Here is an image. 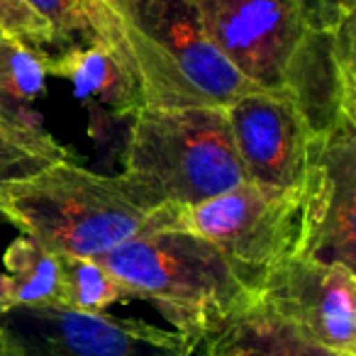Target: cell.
Here are the masks:
<instances>
[{
    "instance_id": "cell-18",
    "label": "cell",
    "mask_w": 356,
    "mask_h": 356,
    "mask_svg": "<svg viewBox=\"0 0 356 356\" xmlns=\"http://www.w3.org/2000/svg\"><path fill=\"white\" fill-rule=\"evenodd\" d=\"M59 159H69V154L54 137L35 139L0 124V191L10 181L32 176Z\"/></svg>"
},
{
    "instance_id": "cell-6",
    "label": "cell",
    "mask_w": 356,
    "mask_h": 356,
    "mask_svg": "<svg viewBox=\"0 0 356 356\" xmlns=\"http://www.w3.org/2000/svg\"><path fill=\"white\" fill-rule=\"evenodd\" d=\"M6 356H193L176 332L59 302L0 310Z\"/></svg>"
},
{
    "instance_id": "cell-13",
    "label": "cell",
    "mask_w": 356,
    "mask_h": 356,
    "mask_svg": "<svg viewBox=\"0 0 356 356\" xmlns=\"http://www.w3.org/2000/svg\"><path fill=\"white\" fill-rule=\"evenodd\" d=\"M25 3L49 30V59L86 47H110L129 54L120 17L108 0H25Z\"/></svg>"
},
{
    "instance_id": "cell-8",
    "label": "cell",
    "mask_w": 356,
    "mask_h": 356,
    "mask_svg": "<svg viewBox=\"0 0 356 356\" xmlns=\"http://www.w3.org/2000/svg\"><path fill=\"white\" fill-rule=\"evenodd\" d=\"M257 302L317 344L356 356V271L344 264L286 259L264 278Z\"/></svg>"
},
{
    "instance_id": "cell-21",
    "label": "cell",
    "mask_w": 356,
    "mask_h": 356,
    "mask_svg": "<svg viewBox=\"0 0 356 356\" xmlns=\"http://www.w3.org/2000/svg\"><path fill=\"white\" fill-rule=\"evenodd\" d=\"M0 356H6V354H3V344H0Z\"/></svg>"
},
{
    "instance_id": "cell-4",
    "label": "cell",
    "mask_w": 356,
    "mask_h": 356,
    "mask_svg": "<svg viewBox=\"0 0 356 356\" xmlns=\"http://www.w3.org/2000/svg\"><path fill=\"white\" fill-rule=\"evenodd\" d=\"M142 86L144 108H227L257 93L208 40L195 0H108Z\"/></svg>"
},
{
    "instance_id": "cell-5",
    "label": "cell",
    "mask_w": 356,
    "mask_h": 356,
    "mask_svg": "<svg viewBox=\"0 0 356 356\" xmlns=\"http://www.w3.org/2000/svg\"><path fill=\"white\" fill-rule=\"evenodd\" d=\"M173 222L208 239L257 296L264 278L298 254L300 188L286 191L244 181L218 198L176 208Z\"/></svg>"
},
{
    "instance_id": "cell-10",
    "label": "cell",
    "mask_w": 356,
    "mask_h": 356,
    "mask_svg": "<svg viewBox=\"0 0 356 356\" xmlns=\"http://www.w3.org/2000/svg\"><path fill=\"white\" fill-rule=\"evenodd\" d=\"M283 90L310 137L356 124L354 15L337 25H307L283 69Z\"/></svg>"
},
{
    "instance_id": "cell-19",
    "label": "cell",
    "mask_w": 356,
    "mask_h": 356,
    "mask_svg": "<svg viewBox=\"0 0 356 356\" xmlns=\"http://www.w3.org/2000/svg\"><path fill=\"white\" fill-rule=\"evenodd\" d=\"M0 32H3V37L17 40L27 49L37 51L44 61L51 56L49 30L30 10L25 0H0Z\"/></svg>"
},
{
    "instance_id": "cell-3",
    "label": "cell",
    "mask_w": 356,
    "mask_h": 356,
    "mask_svg": "<svg viewBox=\"0 0 356 356\" xmlns=\"http://www.w3.org/2000/svg\"><path fill=\"white\" fill-rule=\"evenodd\" d=\"M147 210L191 208L247 181L225 108H142L120 176Z\"/></svg>"
},
{
    "instance_id": "cell-22",
    "label": "cell",
    "mask_w": 356,
    "mask_h": 356,
    "mask_svg": "<svg viewBox=\"0 0 356 356\" xmlns=\"http://www.w3.org/2000/svg\"><path fill=\"white\" fill-rule=\"evenodd\" d=\"M0 37H3V32H0Z\"/></svg>"
},
{
    "instance_id": "cell-2",
    "label": "cell",
    "mask_w": 356,
    "mask_h": 356,
    "mask_svg": "<svg viewBox=\"0 0 356 356\" xmlns=\"http://www.w3.org/2000/svg\"><path fill=\"white\" fill-rule=\"evenodd\" d=\"M159 210L144 208L120 176H98L69 159L0 191V220L66 257H105L144 232Z\"/></svg>"
},
{
    "instance_id": "cell-7",
    "label": "cell",
    "mask_w": 356,
    "mask_h": 356,
    "mask_svg": "<svg viewBox=\"0 0 356 356\" xmlns=\"http://www.w3.org/2000/svg\"><path fill=\"white\" fill-rule=\"evenodd\" d=\"M296 257L339 261L356 271V124L310 139Z\"/></svg>"
},
{
    "instance_id": "cell-15",
    "label": "cell",
    "mask_w": 356,
    "mask_h": 356,
    "mask_svg": "<svg viewBox=\"0 0 356 356\" xmlns=\"http://www.w3.org/2000/svg\"><path fill=\"white\" fill-rule=\"evenodd\" d=\"M44 59L17 40L0 37V124L35 139L51 137L37 100L47 95Z\"/></svg>"
},
{
    "instance_id": "cell-9",
    "label": "cell",
    "mask_w": 356,
    "mask_h": 356,
    "mask_svg": "<svg viewBox=\"0 0 356 356\" xmlns=\"http://www.w3.org/2000/svg\"><path fill=\"white\" fill-rule=\"evenodd\" d=\"M208 40L252 83L283 90V69L310 25L300 0H195Z\"/></svg>"
},
{
    "instance_id": "cell-17",
    "label": "cell",
    "mask_w": 356,
    "mask_h": 356,
    "mask_svg": "<svg viewBox=\"0 0 356 356\" xmlns=\"http://www.w3.org/2000/svg\"><path fill=\"white\" fill-rule=\"evenodd\" d=\"M129 298L132 296L110 276L98 259L59 254V305L83 312H105L110 305Z\"/></svg>"
},
{
    "instance_id": "cell-14",
    "label": "cell",
    "mask_w": 356,
    "mask_h": 356,
    "mask_svg": "<svg viewBox=\"0 0 356 356\" xmlns=\"http://www.w3.org/2000/svg\"><path fill=\"white\" fill-rule=\"evenodd\" d=\"M198 356H341L302 334L264 305L249 307Z\"/></svg>"
},
{
    "instance_id": "cell-12",
    "label": "cell",
    "mask_w": 356,
    "mask_h": 356,
    "mask_svg": "<svg viewBox=\"0 0 356 356\" xmlns=\"http://www.w3.org/2000/svg\"><path fill=\"white\" fill-rule=\"evenodd\" d=\"M47 74L74 83L76 98L93 113L115 120H132L144 108L142 86L127 51L86 47L44 61Z\"/></svg>"
},
{
    "instance_id": "cell-11",
    "label": "cell",
    "mask_w": 356,
    "mask_h": 356,
    "mask_svg": "<svg viewBox=\"0 0 356 356\" xmlns=\"http://www.w3.org/2000/svg\"><path fill=\"white\" fill-rule=\"evenodd\" d=\"M225 110L247 181L300 188L312 137L286 90H257Z\"/></svg>"
},
{
    "instance_id": "cell-16",
    "label": "cell",
    "mask_w": 356,
    "mask_h": 356,
    "mask_svg": "<svg viewBox=\"0 0 356 356\" xmlns=\"http://www.w3.org/2000/svg\"><path fill=\"white\" fill-rule=\"evenodd\" d=\"M59 298V254L32 237H17L6 252L0 273V310L15 305L56 302Z\"/></svg>"
},
{
    "instance_id": "cell-1",
    "label": "cell",
    "mask_w": 356,
    "mask_h": 356,
    "mask_svg": "<svg viewBox=\"0 0 356 356\" xmlns=\"http://www.w3.org/2000/svg\"><path fill=\"white\" fill-rule=\"evenodd\" d=\"M176 205L156 213L98 261L132 298L149 302L198 356L220 332L257 305L227 259L198 234L173 222Z\"/></svg>"
},
{
    "instance_id": "cell-20",
    "label": "cell",
    "mask_w": 356,
    "mask_h": 356,
    "mask_svg": "<svg viewBox=\"0 0 356 356\" xmlns=\"http://www.w3.org/2000/svg\"><path fill=\"white\" fill-rule=\"evenodd\" d=\"M310 25H337L346 15H354L356 0H300Z\"/></svg>"
}]
</instances>
